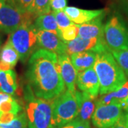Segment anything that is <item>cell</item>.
<instances>
[{"instance_id":"cell-1","label":"cell","mask_w":128,"mask_h":128,"mask_svg":"<svg viewBox=\"0 0 128 128\" xmlns=\"http://www.w3.org/2000/svg\"><path fill=\"white\" fill-rule=\"evenodd\" d=\"M26 76L37 98L52 100L65 90L58 55L38 48L29 58Z\"/></svg>"},{"instance_id":"cell-2","label":"cell","mask_w":128,"mask_h":128,"mask_svg":"<svg viewBox=\"0 0 128 128\" xmlns=\"http://www.w3.org/2000/svg\"><path fill=\"white\" fill-rule=\"evenodd\" d=\"M93 68L99 80L100 96L118 90L127 82L125 73L110 50L96 54Z\"/></svg>"},{"instance_id":"cell-3","label":"cell","mask_w":128,"mask_h":128,"mask_svg":"<svg viewBox=\"0 0 128 128\" xmlns=\"http://www.w3.org/2000/svg\"><path fill=\"white\" fill-rule=\"evenodd\" d=\"M28 128H51L52 101L37 98L27 85L24 90Z\"/></svg>"},{"instance_id":"cell-4","label":"cell","mask_w":128,"mask_h":128,"mask_svg":"<svg viewBox=\"0 0 128 128\" xmlns=\"http://www.w3.org/2000/svg\"><path fill=\"white\" fill-rule=\"evenodd\" d=\"M78 101L76 92L65 90L52 100L51 128H61L71 122L78 114Z\"/></svg>"},{"instance_id":"cell-5","label":"cell","mask_w":128,"mask_h":128,"mask_svg":"<svg viewBox=\"0 0 128 128\" xmlns=\"http://www.w3.org/2000/svg\"><path fill=\"white\" fill-rule=\"evenodd\" d=\"M37 33L34 23L28 22L22 24L10 34L7 41L16 50L19 59L26 62L31 56L38 49L37 44Z\"/></svg>"},{"instance_id":"cell-6","label":"cell","mask_w":128,"mask_h":128,"mask_svg":"<svg viewBox=\"0 0 128 128\" xmlns=\"http://www.w3.org/2000/svg\"><path fill=\"white\" fill-rule=\"evenodd\" d=\"M103 36L110 51L128 49V27L119 14H113L108 20Z\"/></svg>"},{"instance_id":"cell-7","label":"cell","mask_w":128,"mask_h":128,"mask_svg":"<svg viewBox=\"0 0 128 128\" xmlns=\"http://www.w3.org/2000/svg\"><path fill=\"white\" fill-rule=\"evenodd\" d=\"M34 18L29 12H21L13 0H6L0 7V30L11 34L24 24L32 22Z\"/></svg>"},{"instance_id":"cell-8","label":"cell","mask_w":128,"mask_h":128,"mask_svg":"<svg viewBox=\"0 0 128 128\" xmlns=\"http://www.w3.org/2000/svg\"><path fill=\"white\" fill-rule=\"evenodd\" d=\"M122 106L111 104L97 106L92 116V122L97 128H111L121 118Z\"/></svg>"},{"instance_id":"cell-9","label":"cell","mask_w":128,"mask_h":128,"mask_svg":"<svg viewBox=\"0 0 128 128\" xmlns=\"http://www.w3.org/2000/svg\"><path fill=\"white\" fill-rule=\"evenodd\" d=\"M109 50L106 46L104 37L91 39H84L78 36L66 44V54L72 55L82 51H93L100 54Z\"/></svg>"},{"instance_id":"cell-10","label":"cell","mask_w":128,"mask_h":128,"mask_svg":"<svg viewBox=\"0 0 128 128\" xmlns=\"http://www.w3.org/2000/svg\"><path fill=\"white\" fill-rule=\"evenodd\" d=\"M37 44L38 48L54 52L58 56L66 54V44L54 32L38 31Z\"/></svg>"},{"instance_id":"cell-11","label":"cell","mask_w":128,"mask_h":128,"mask_svg":"<svg viewBox=\"0 0 128 128\" xmlns=\"http://www.w3.org/2000/svg\"><path fill=\"white\" fill-rule=\"evenodd\" d=\"M76 86L82 92L97 97L100 92L98 77L92 68L78 72L76 79Z\"/></svg>"},{"instance_id":"cell-12","label":"cell","mask_w":128,"mask_h":128,"mask_svg":"<svg viewBox=\"0 0 128 128\" xmlns=\"http://www.w3.org/2000/svg\"><path fill=\"white\" fill-rule=\"evenodd\" d=\"M58 60L60 66V75L65 86L70 91L76 92L78 71L71 63L69 56L66 54L58 56Z\"/></svg>"},{"instance_id":"cell-13","label":"cell","mask_w":128,"mask_h":128,"mask_svg":"<svg viewBox=\"0 0 128 128\" xmlns=\"http://www.w3.org/2000/svg\"><path fill=\"white\" fill-rule=\"evenodd\" d=\"M64 12L73 23L78 25L89 22L105 13V9L88 10L75 6H66Z\"/></svg>"},{"instance_id":"cell-14","label":"cell","mask_w":128,"mask_h":128,"mask_svg":"<svg viewBox=\"0 0 128 128\" xmlns=\"http://www.w3.org/2000/svg\"><path fill=\"white\" fill-rule=\"evenodd\" d=\"M78 101V114L76 119L90 121L96 108V98L86 92L76 91Z\"/></svg>"},{"instance_id":"cell-15","label":"cell","mask_w":128,"mask_h":128,"mask_svg":"<svg viewBox=\"0 0 128 128\" xmlns=\"http://www.w3.org/2000/svg\"><path fill=\"white\" fill-rule=\"evenodd\" d=\"M105 14H102L89 22L80 25L78 36L84 39H91L104 37V25L102 18Z\"/></svg>"},{"instance_id":"cell-16","label":"cell","mask_w":128,"mask_h":128,"mask_svg":"<svg viewBox=\"0 0 128 128\" xmlns=\"http://www.w3.org/2000/svg\"><path fill=\"white\" fill-rule=\"evenodd\" d=\"M128 96V80L122 87L114 91L102 96L96 100V107L100 105L120 104L123 105Z\"/></svg>"},{"instance_id":"cell-17","label":"cell","mask_w":128,"mask_h":128,"mask_svg":"<svg viewBox=\"0 0 128 128\" xmlns=\"http://www.w3.org/2000/svg\"><path fill=\"white\" fill-rule=\"evenodd\" d=\"M19 59L16 50L7 41L0 52V68L1 70L6 71L12 70Z\"/></svg>"},{"instance_id":"cell-18","label":"cell","mask_w":128,"mask_h":128,"mask_svg":"<svg viewBox=\"0 0 128 128\" xmlns=\"http://www.w3.org/2000/svg\"><path fill=\"white\" fill-rule=\"evenodd\" d=\"M96 54L93 51H82L70 55V59L76 70L80 72L93 67Z\"/></svg>"},{"instance_id":"cell-19","label":"cell","mask_w":128,"mask_h":128,"mask_svg":"<svg viewBox=\"0 0 128 128\" xmlns=\"http://www.w3.org/2000/svg\"><path fill=\"white\" fill-rule=\"evenodd\" d=\"M34 25L37 31H47L58 34V27L53 12L43 14L35 18Z\"/></svg>"},{"instance_id":"cell-20","label":"cell","mask_w":128,"mask_h":128,"mask_svg":"<svg viewBox=\"0 0 128 128\" xmlns=\"http://www.w3.org/2000/svg\"><path fill=\"white\" fill-rule=\"evenodd\" d=\"M16 88V75L14 70H0V90L9 95H14Z\"/></svg>"},{"instance_id":"cell-21","label":"cell","mask_w":128,"mask_h":128,"mask_svg":"<svg viewBox=\"0 0 128 128\" xmlns=\"http://www.w3.org/2000/svg\"><path fill=\"white\" fill-rule=\"evenodd\" d=\"M50 0H34L28 12L34 17H38L43 14H46L50 12Z\"/></svg>"},{"instance_id":"cell-22","label":"cell","mask_w":128,"mask_h":128,"mask_svg":"<svg viewBox=\"0 0 128 128\" xmlns=\"http://www.w3.org/2000/svg\"><path fill=\"white\" fill-rule=\"evenodd\" d=\"M22 110V108L21 105L12 96H10L7 100L3 101L0 104V115L3 113L18 114Z\"/></svg>"},{"instance_id":"cell-23","label":"cell","mask_w":128,"mask_h":128,"mask_svg":"<svg viewBox=\"0 0 128 128\" xmlns=\"http://www.w3.org/2000/svg\"><path fill=\"white\" fill-rule=\"evenodd\" d=\"M80 25L72 24L68 27L64 28L58 31V36L64 43L67 44L70 41L74 40L78 36Z\"/></svg>"},{"instance_id":"cell-24","label":"cell","mask_w":128,"mask_h":128,"mask_svg":"<svg viewBox=\"0 0 128 128\" xmlns=\"http://www.w3.org/2000/svg\"><path fill=\"white\" fill-rule=\"evenodd\" d=\"M1 128H28L27 118L26 112L18 114L14 120L8 123L0 122Z\"/></svg>"},{"instance_id":"cell-25","label":"cell","mask_w":128,"mask_h":128,"mask_svg":"<svg viewBox=\"0 0 128 128\" xmlns=\"http://www.w3.org/2000/svg\"><path fill=\"white\" fill-rule=\"evenodd\" d=\"M114 59L128 77V49L110 51Z\"/></svg>"},{"instance_id":"cell-26","label":"cell","mask_w":128,"mask_h":128,"mask_svg":"<svg viewBox=\"0 0 128 128\" xmlns=\"http://www.w3.org/2000/svg\"><path fill=\"white\" fill-rule=\"evenodd\" d=\"M53 12H54L56 22H57L58 30H61L64 28L68 27L70 24H73L72 21L68 16V15L65 13L64 10Z\"/></svg>"},{"instance_id":"cell-27","label":"cell","mask_w":128,"mask_h":128,"mask_svg":"<svg viewBox=\"0 0 128 128\" xmlns=\"http://www.w3.org/2000/svg\"><path fill=\"white\" fill-rule=\"evenodd\" d=\"M34 0H13L15 6L22 12H28Z\"/></svg>"},{"instance_id":"cell-28","label":"cell","mask_w":128,"mask_h":128,"mask_svg":"<svg viewBox=\"0 0 128 128\" xmlns=\"http://www.w3.org/2000/svg\"><path fill=\"white\" fill-rule=\"evenodd\" d=\"M67 5V0H50V9L53 12L64 10Z\"/></svg>"},{"instance_id":"cell-29","label":"cell","mask_w":128,"mask_h":128,"mask_svg":"<svg viewBox=\"0 0 128 128\" xmlns=\"http://www.w3.org/2000/svg\"><path fill=\"white\" fill-rule=\"evenodd\" d=\"M111 128H128V125H127V114L123 113L122 114L121 118L117 122V123Z\"/></svg>"},{"instance_id":"cell-30","label":"cell","mask_w":128,"mask_h":128,"mask_svg":"<svg viewBox=\"0 0 128 128\" xmlns=\"http://www.w3.org/2000/svg\"><path fill=\"white\" fill-rule=\"evenodd\" d=\"M18 114H14L13 113H3L0 115V122L2 123H8L14 120Z\"/></svg>"},{"instance_id":"cell-31","label":"cell","mask_w":128,"mask_h":128,"mask_svg":"<svg viewBox=\"0 0 128 128\" xmlns=\"http://www.w3.org/2000/svg\"><path fill=\"white\" fill-rule=\"evenodd\" d=\"M73 122L74 123V128H91L90 121H82L76 118Z\"/></svg>"},{"instance_id":"cell-32","label":"cell","mask_w":128,"mask_h":128,"mask_svg":"<svg viewBox=\"0 0 128 128\" xmlns=\"http://www.w3.org/2000/svg\"><path fill=\"white\" fill-rule=\"evenodd\" d=\"M10 96H11L10 95L7 94V93H5V92H0V104H1L3 101L7 100Z\"/></svg>"},{"instance_id":"cell-33","label":"cell","mask_w":128,"mask_h":128,"mask_svg":"<svg viewBox=\"0 0 128 128\" xmlns=\"http://www.w3.org/2000/svg\"><path fill=\"white\" fill-rule=\"evenodd\" d=\"M122 108L125 110V112L128 114V98H127V99H126V100L124 101V102L122 105Z\"/></svg>"},{"instance_id":"cell-34","label":"cell","mask_w":128,"mask_h":128,"mask_svg":"<svg viewBox=\"0 0 128 128\" xmlns=\"http://www.w3.org/2000/svg\"><path fill=\"white\" fill-rule=\"evenodd\" d=\"M61 128H74V123H73V122L72 121L71 122H70V123L66 124L65 126L62 127Z\"/></svg>"},{"instance_id":"cell-35","label":"cell","mask_w":128,"mask_h":128,"mask_svg":"<svg viewBox=\"0 0 128 128\" xmlns=\"http://www.w3.org/2000/svg\"><path fill=\"white\" fill-rule=\"evenodd\" d=\"M0 45H1V41H0Z\"/></svg>"},{"instance_id":"cell-36","label":"cell","mask_w":128,"mask_h":128,"mask_svg":"<svg viewBox=\"0 0 128 128\" xmlns=\"http://www.w3.org/2000/svg\"><path fill=\"white\" fill-rule=\"evenodd\" d=\"M0 70H1V68H0Z\"/></svg>"},{"instance_id":"cell-37","label":"cell","mask_w":128,"mask_h":128,"mask_svg":"<svg viewBox=\"0 0 128 128\" xmlns=\"http://www.w3.org/2000/svg\"></svg>"}]
</instances>
